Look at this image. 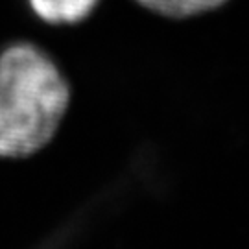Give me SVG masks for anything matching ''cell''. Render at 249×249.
Here are the masks:
<instances>
[{
  "label": "cell",
  "mask_w": 249,
  "mask_h": 249,
  "mask_svg": "<svg viewBox=\"0 0 249 249\" xmlns=\"http://www.w3.org/2000/svg\"><path fill=\"white\" fill-rule=\"evenodd\" d=\"M69 104V85L32 45L0 55V157H24L52 139Z\"/></svg>",
  "instance_id": "cell-1"
},
{
  "label": "cell",
  "mask_w": 249,
  "mask_h": 249,
  "mask_svg": "<svg viewBox=\"0 0 249 249\" xmlns=\"http://www.w3.org/2000/svg\"><path fill=\"white\" fill-rule=\"evenodd\" d=\"M37 17L50 24L80 22L96 8L98 0H28Z\"/></svg>",
  "instance_id": "cell-2"
},
{
  "label": "cell",
  "mask_w": 249,
  "mask_h": 249,
  "mask_svg": "<svg viewBox=\"0 0 249 249\" xmlns=\"http://www.w3.org/2000/svg\"><path fill=\"white\" fill-rule=\"evenodd\" d=\"M141 6L166 17H192L222 6L227 0H137Z\"/></svg>",
  "instance_id": "cell-3"
}]
</instances>
